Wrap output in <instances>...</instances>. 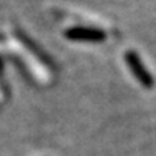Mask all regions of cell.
Returning a JSON list of instances; mask_svg holds the SVG:
<instances>
[{"mask_svg": "<svg viewBox=\"0 0 156 156\" xmlns=\"http://www.w3.org/2000/svg\"><path fill=\"white\" fill-rule=\"evenodd\" d=\"M126 62H127L130 71L133 73V75L136 77V80L139 81L142 85H145L146 88H151L153 85V78L149 74V71L146 69V67L142 64L140 58L137 56L136 52L133 51H129L127 55H126Z\"/></svg>", "mask_w": 156, "mask_h": 156, "instance_id": "cell-1", "label": "cell"}, {"mask_svg": "<svg viewBox=\"0 0 156 156\" xmlns=\"http://www.w3.org/2000/svg\"><path fill=\"white\" fill-rule=\"evenodd\" d=\"M65 35L71 41L80 42H103L106 39V34L103 30L94 28H71Z\"/></svg>", "mask_w": 156, "mask_h": 156, "instance_id": "cell-2", "label": "cell"}]
</instances>
